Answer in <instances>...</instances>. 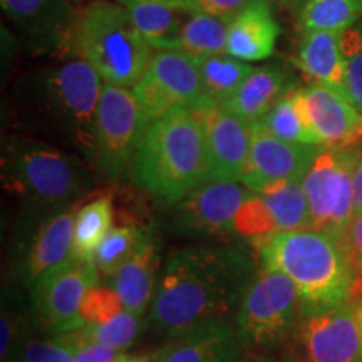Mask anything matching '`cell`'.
<instances>
[{
	"label": "cell",
	"mask_w": 362,
	"mask_h": 362,
	"mask_svg": "<svg viewBox=\"0 0 362 362\" xmlns=\"http://www.w3.org/2000/svg\"><path fill=\"white\" fill-rule=\"evenodd\" d=\"M253 193L238 181H206L175 205V230L202 238L237 235L238 214Z\"/></svg>",
	"instance_id": "obj_14"
},
{
	"label": "cell",
	"mask_w": 362,
	"mask_h": 362,
	"mask_svg": "<svg viewBox=\"0 0 362 362\" xmlns=\"http://www.w3.org/2000/svg\"><path fill=\"white\" fill-rule=\"evenodd\" d=\"M160 240L149 228L144 242L111 279V288L123 309L141 317L151 307L161 272Z\"/></svg>",
	"instance_id": "obj_21"
},
{
	"label": "cell",
	"mask_w": 362,
	"mask_h": 362,
	"mask_svg": "<svg viewBox=\"0 0 362 362\" xmlns=\"http://www.w3.org/2000/svg\"><path fill=\"white\" fill-rule=\"evenodd\" d=\"M124 362H160L155 352H149V354H138V356H123Z\"/></svg>",
	"instance_id": "obj_42"
},
{
	"label": "cell",
	"mask_w": 362,
	"mask_h": 362,
	"mask_svg": "<svg viewBox=\"0 0 362 362\" xmlns=\"http://www.w3.org/2000/svg\"><path fill=\"white\" fill-rule=\"evenodd\" d=\"M139 319H141L139 315L123 309L104 322L84 324L83 327L96 342L126 354V351L139 336V329H141Z\"/></svg>",
	"instance_id": "obj_33"
},
{
	"label": "cell",
	"mask_w": 362,
	"mask_h": 362,
	"mask_svg": "<svg viewBox=\"0 0 362 362\" xmlns=\"http://www.w3.org/2000/svg\"><path fill=\"white\" fill-rule=\"evenodd\" d=\"M341 243L354 270V296H362V214L354 215Z\"/></svg>",
	"instance_id": "obj_38"
},
{
	"label": "cell",
	"mask_w": 362,
	"mask_h": 362,
	"mask_svg": "<svg viewBox=\"0 0 362 362\" xmlns=\"http://www.w3.org/2000/svg\"><path fill=\"white\" fill-rule=\"evenodd\" d=\"M279 362H362L356 304L300 314L277 349Z\"/></svg>",
	"instance_id": "obj_9"
},
{
	"label": "cell",
	"mask_w": 362,
	"mask_h": 362,
	"mask_svg": "<svg viewBox=\"0 0 362 362\" xmlns=\"http://www.w3.org/2000/svg\"><path fill=\"white\" fill-rule=\"evenodd\" d=\"M192 112L205 134L208 181L242 183L250 160L252 124L221 104L206 103Z\"/></svg>",
	"instance_id": "obj_15"
},
{
	"label": "cell",
	"mask_w": 362,
	"mask_h": 362,
	"mask_svg": "<svg viewBox=\"0 0 362 362\" xmlns=\"http://www.w3.org/2000/svg\"><path fill=\"white\" fill-rule=\"evenodd\" d=\"M255 259L242 245H189L163 262L149 322L166 336L197 325L235 320Z\"/></svg>",
	"instance_id": "obj_1"
},
{
	"label": "cell",
	"mask_w": 362,
	"mask_h": 362,
	"mask_svg": "<svg viewBox=\"0 0 362 362\" xmlns=\"http://www.w3.org/2000/svg\"><path fill=\"white\" fill-rule=\"evenodd\" d=\"M243 362H279L277 356H272V354H259V352H250L245 357Z\"/></svg>",
	"instance_id": "obj_43"
},
{
	"label": "cell",
	"mask_w": 362,
	"mask_h": 362,
	"mask_svg": "<svg viewBox=\"0 0 362 362\" xmlns=\"http://www.w3.org/2000/svg\"><path fill=\"white\" fill-rule=\"evenodd\" d=\"M72 2H74V4H88V2H90V0H72Z\"/></svg>",
	"instance_id": "obj_46"
},
{
	"label": "cell",
	"mask_w": 362,
	"mask_h": 362,
	"mask_svg": "<svg viewBox=\"0 0 362 362\" xmlns=\"http://www.w3.org/2000/svg\"><path fill=\"white\" fill-rule=\"evenodd\" d=\"M155 354L160 362H243L250 351L235 320H220L171 334Z\"/></svg>",
	"instance_id": "obj_18"
},
{
	"label": "cell",
	"mask_w": 362,
	"mask_h": 362,
	"mask_svg": "<svg viewBox=\"0 0 362 362\" xmlns=\"http://www.w3.org/2000/svg\"><path fill=\"white\" fill-rule=\"evenodd\" d=\"M270 4H275L280 8H285V11H302V7L305 6L309 0H269Z\"/></svg>",
	"instance_id": "obj_41"
},
{
	"label": "cell",
	"mask_w": 362,
	"mask_h": 362,
	"mask_svg": "<svg viewBox=\"0 0 362 362\" xmlns=\"http://www.w3.org/2000/svg\"><path fill=\"white\" fill-rule=\"evenodd\" d=\"M302 228H310L302 181H284L253 193L237 218V235L245 237L250 245L272 233Z\"/></svg>",
	"instance_id": "obj_16"
},
{
	"label": "cell",
	"mask_w": 362,
	"mask_h": 362,
	"mask_svg": "<svg viewBox=\"0 0 362 362\" xmlns=\"http://www.w3.org/2000/svg\"><path fill=\"white\" fill-rule=\"evenodd\" d=\"M257 124L284 141L322 146L312 129L309 116H307L302 88H292L288 93H285L275 103V106L267 112L264 119Z\"/></svg>",
	"instance_id": "obj_26"
},
{
	"label": "cell",
	"mask_w": 362,
	"mask_h": 362,
	"mask_svg": "<svg viewBox=\"0 0 362 362\" xmlns=\"http://www.w3.org/2000/svg\"><path fill=\"white\" fill-rule=\"evenodd\" d=\"M69 54L89 62L104 83L134 88L155 52L119 2L90 0L76 11Z\"/></svg>",
	"instance_id": "obj_6"
},
{
	"label": "cell",
	"mask_w": 362,
	"mask_h": 362,
	"mask_svg": "<svg viewBox=\"0 0 362 362\" xmlns=\"http://www.w3.org/2000/svg\"><path fill=\"white\" fill-rule=\"evenodd\" d=\"M119 310H123V304L116 292L111 287H101V284H98L86 296L81 315H83L84 324H99L111 319Z\"/></svg>",
	"instance_id": "obj_37"
},
{
	"label": "cell",
	"mask_w": 362,
	"mask_h": 362,
	"mask_svg": "<svg viewBox=\"0 0 362 362\" xmlns=\"http://www.w3.org/2000/svg\"><path fill=\"white\" fill-rule=\"evenodd\" d=\"M346 74V94L362 112V27L354 25L339 34Z\"/></svg>",
	"instance_id": "obj_34"
},
{
	"label": "cell",
	"mask_w": 362,
	"mask_h": 362,
	"mask_svg": "<svg viewBox=\"0 0 362 362\" xmlns=\"http://www.w3.org/2000/svg\"><path fill=\"white\" fill-rule=\"evenodd\" d=\"M205 99L211 104H225L255 67L228 54L197 59Z\"/></svg>",
	"instance_id": "obj_29"
},
{
	"label": "cell",
	"mask_w": 362,
	"mask_h": 362,
	"mask_svg": "<svg viewBox=\"0 0 362 362\" xmlns=\"http://www.w3.org/2000/svg\"><path fill=\"white\" fill-rule=\"evenodd\" d=\"M83 156L25 136H8L2 146L4 188L22 198L30 211L61 210L93 187L96 173Z\"/></svg>",
	"instance_id": "obj_5"
},
{
	"label": "cell",
	"mask_w": 362,
	"mask_h": 362,
	"mask_svg": "<svg viewBox=\"0 0 362 362\" xmlns=\"http://www.w3.org/2000/svg\"><path fill=\"white\" fill-rule=\"evenodd\" d=\"M16 362H76L69 342L62 336L30 337Z\"/></svg>",
	"instance_id": "obj_35"
},
{
	"label": "cell",
	"mask_w": 362,
	"mask_h": 362,
	"mask_svg": "<svg viewBox=\"0 0 362 362\" xmlns=\"http://www.w3.org/2000/svg\"><path fill=\"white\" fill-rule=\"evenodd\" d=\"M103 84L98 71L76 56L42 67L22 79L16 93L22 121L93 165Z\"/></svg>",
	"instance_id": "obj_2"
},
{
	"label": "cell",
	"mask_w": 362,
	"mask_h": 362,
	"mask_svg": "<svg viewBox=\"0 0 362 362\" xmlns=\"http://www.w3.org/2000/svg\"><path fill=\"white\" fill-rule=\"evenodd\" d=\"M8 19L37 47L69 52L76 8L72 0H0Z\"/></svg>",
	"instance_id": "obj_20"
},
{
	"label": "cell",
	"mask_w": 362,
	"mask_h": 362,
	"mask_svg": "<svg viewBox=\"0 0 362 362\" xmlns=\"http://www.w3.org/2000/svg\"><path fill=\"white\" fill-rule=\"evenodd\" d=\"M352 178H354V215H359L362 214V151L356 155Z\"/></svg>",
	"instance_id": "obj_40"
},
{
	"label": "cell",
	"mask_w": 362,
	"mask_h": 362,
	"mask_svg": "<svg viewBox=\"0 0 362 362\" xmlns=\"http://www.w3.org/2000/svg\"><path fill=\"white\" fill-rule=\"evenodd\" d=\"M69 342L74 352L76 362H116L123 357V352H117L111 347L103 346L94 341L93 337L86 332V329L81 325L78 329H72L69 332L59 334Z\"/></svg>",
	"instance_id": "obj_36"
},
{
	"label": "cell",
	"mask_w": 362,
	"mask_h": 362,
	"mask_svg": "<svg viewBox=\"0 0 362 362\" xmlns=\"http://www.w3.org/2000/svg\"><path fill=\"white\" fill-rule=\"evenodd\" d=\"M78 205L52 211H29L17 230L12 269L27 291L44 275L74 257V216Z\"/></svg>",
	"instance_id": "obj_11"
},
{
	"label": "cell",
	"mask_w": 362,
	"mask_h": 362,
	"mask_svg": "<svg viewBox=\"0 0 362 362\" xmlns=\"http://www.w3.org/2000/svg\"><path fill=\"white\" fill-rule=\"evenodd\" d=\"M115 218L112 194L104 193L78 208L74 216V257L94 260V253L107 237Z\"/></svg>",
	"instance_id": "obj_27"
},
{
	"label": "cell",
	"mask_w": 362,
	"mask_h": 362,
	"mask_svg": "<svg viewBox=\"0 0 362 362\" xmlns=\"http://www.w3.org/2000/svg\"><path fill=\"white\" fill-rule=\"evenodd\" d=\"M128 11L131 21L151 45L153 51H176L181 27L187 21V8L161 0H117Z\"/></svg>",
	"instance_id": "obj_25"
},
{
	"label": "cell",
	"mask_w": 362,
	"mask_h": 362,
	"mask_svg": "<svg viewBox=\"0 0 362 362\" xmlns=\"http://www.w3.org/2000/svg\"><path fill=\"white\" fill-rule=\"evenodd\" d=\"M280 25L269 0H253L230 22L226 54L245 62L264 61L275 52Z\"/></svg>",
	"instance_id": "obj_22"
},
{
	"label": "cell",
	"mask_w": 362,
	"mask_h": 362,
	"mask_svg": "<svg viewBox=\"0 0 362 362\" xmlns=\"http://www.w3.org/2000/svg\"><path fill=\"white\" fill-rule=\"evenodd\" d=\"M362 17V0H309L298 12V27L302 33L341 34Z\"/></svg>",
	"instance_id": "obj_31"
},
{
	"label": "cell",
	"mask_w": 362,
	"mask_h": 362,
	"mask_svg": "<svg viewBox=\"0 0 362 362\" xmlns=\"http://www.w3.org/2000/svg\"><path fill=\"white\" fill-rule=\"evenodd\" d=\"M292 88L296 86L292 84L284 69L275 66H264L253 69L237 93L221 106L242 117L248 124H257Z\"/></svg>",
	"instance_id": "obj_23"
},
{
	"label": "cell",
	"mask_w": 362,
	"mask_h": 362,
	"mask_svg": "<svg viewBox=\"0 0 362 362\" xmlns=\"http://www.w3.org/2000/svg\"><path fill=\"white\" fill-rule=\"evenodd\" d=\"M161 2L170 4V6L180 7V8H187V11H193V6L197 0H161Z\"/></svg>",
	"instance_id": "obj_44"
},
{
	"label": "cell",
	"mask_w": 362,
	"mask_h": 362,
	"mask_svg": "<svg viewBox=\"0 0 362 362\" xmlns=\"http://www.w3.org/2000/svg\"><path fill=\"white\" fill-rule=\"evenodd\" d=\"M253 0H197L193 11L232 22Z\"/></svg>",
	"instance_id": "obj_39"
},
{
	"label": "cell",
	"mask_w": 362,
	"mask_h": 362,
	"mask_svg": "<svg viewBox=\"0 0 362 362\" xmlns=\"http://www.w3.org/2000/svg\"><path fill=\"white\" fill-rule=\"evenodd\" d=\"M310 126L324 148L351 149L362 143V112L341 90L312 83L304 89Z\"/></svg>",
	"instance_id": "obj_19"
},
{
	"label": "cell",
	"mask_w": 362,
	"mask_h": 362,
	"mask_svg": "<svg viewBox=\"0 0 362 362\" xmlns=\"http://www.w3.org/2000/svg\"><path fill=\"white\" fill-rule=\"evenodd\" d=\"M35 327L33 309L17 293H4L0 315V362H16L33 337Z\"/></svg>",
	"instance_id": "obj_30"
},
{
	"label": "cell",
	"mask_w": 362,
	"mask_h": 362,
	"mask_svg": "<svg viewBox=\"0 0 362 362\" xmlns=\"http://www.w3.org/2000/svg\"><path fill=\"white\" fill-rule=\"evenodd\" d=\"M260 265L287 275L296 285L300 314H315L351 302L354 270L342 243L312 228L277 232L252 243Z\"/></svg>",
	"instance_id": "obj_3"
},
{
	"label": "cell",
	"mask_w": 362,
	"mask_h": 362,
	"mask_svg": "<svg viewBox=\"0 0 362 362\" xmlns=\"http://www.w3.org/2000/svg\"><path fill=\"white\" fill-rule=\"evenodd\" d=\"M356 315H357V322H359L361 336H362V298L356 304Z\"/></svg>",
	"instance_id": "obj_45"
},
{
	"label": "cell",
	"mask_w": 362,
	"mask_h": 362,
	"mask_svg": "<svg viewBox=\"0 0 362 362\" xmlns=\"http://www.w3.org/2000/svg\"><path fill=\"white\" fill-rule=\"evenodd\" d=\"M99 277L94 260L76 257L44 275L29 291L35 327L47 336H59L84 325L83 302Z\"/></svg>",
	"instance_id": "obj_12"
},
{
	"label": "cell",
	"mask_w": 362,
	"mask_h": 362,
	"mask_svg": "<svg viewBox=\"0 0 362 362\" xmlns=\"http://www.w3.org/2000/svg\"><path fill=\"white\" fill-rule=\"evenodd\" d=\"M228 29V21L198 11H189L187 21L181 27L176 51L188 54L193 59L221 56L226 54Z\"/></svg>",
	"instance_id": "obj_28"
},
{
	"label": "cell",
	"mask_w": 362,
	"mask_h": 362,
	"mask_svg": "<svg viewBox=\"0 0 362 362\" xmlns=\"http://www.w3.org/2000/svg\"><path fill=\"white\" fill-rule=\"evenodd\" d=\"M322 146L288 143L275 138L259 124H252L248 170L242 183L252 192L284 181H302Z\"/></svg>",
	"instance_id": "obj_17"
},
{
	"label": "cell",
	"mask_w": 362,
	"mask_h": 362,
	"mask_svg": "<svg viewBox=\"0 0 362 362\" xmlns=\"http://www.w3.org/2000/svg\"><path fill=\"white\" fill-rule=\"evenodd\" d=\"M298 315L300 302L292 280L262 267L248 284L235 324L248 351L270 354L285 341Z\"/></svg>",
	"instance_id": "obj_7"
},
{
	"label": "cell",
	"mask_w": 362,
	"mask_h": 362,
	"mask_svg": "<svg viewBox=\"0 0 362 362\" xmlns=\"http://www.w3.org/2000/svg\"><path fill=\"white\" fill-rule=\"evenodd\" d=\"M136 187L165 205H176L208 181L205 134L189 110L153 119L129 166Z\"/></svg>",
	"instance_id": "obj_4"
},
{
	"label": "cell",
	"mask_w": 362,
	"mask_h": 362,
	"mask_svg": "<svg viewBox=\"0 0 362 362\" xmlns=\"http://www.w3.org/2000/svg\"><path fill=\"white\" fill-rule=\"evenodd\" d=\"M357 153L322 148L302 180L309 205L310 228L342 242L354 218V171Z\"/></svg>",
	"instance_id": "obj_10"
},
{
	"label": "cell",
	"mask_w": 362,
	"mask_h": 362,
	"mask_svg": "<svg viewBox=\"0 0 362 362\" xmlns=\"http://www.w3.org/2000/svg\"><path fill=\"white\" fill-rule=\"evenodd\" d=\"M133 90L149 123L175 110L192 111L208 103L197 59L181 51H155Z\"/></svg>",
	"instance_id": "obj_13"
},
{
	"label": "cell",
	"mask_w": 362,
	"mask_h": 362,
	"mask_svg": "<svg viewBox=\"0 0 362 362\" xmlns=\"http://www.w3.org/2000/svg\"><path fill=\"white\" fill-rule=\"evenodd\" d=\"M148 124L133 88L104 83L96 117V175L111 183L119 180L131 166Z\"/></svg>",
	"instance_id": "obj_8"
},
{
	"label": "cell",
	"mask_w": 362,
	"mask_h": 362,
	"mask_svg": "<svg viewBox=\"0 0 362 362\" xmlns=\"http://www.w3.org/2000/svg\"><path fill=\"white\" fill-rule=\"evenodd\" d=\"M296 64L314 83L329 86L346 94V74L339 34L324 30L302 33Z\"/></svg>",
	"instance_id": "obj_24"
},
{
	"label": "cell",
	"mask_w": 362,
	"mask_h": 362,
	"mask_svg": "<svg viewBox=\"0 0 362 362\" xmlns=\"http://www.w3.org/2000/svg\"><path fill=\"white\" fill-rule=\"evenodd\" d=\"M148 232L149 228L134 223L112 226L111 232L94 253V264L99 275L107 279L115 277L117 270L131 259V255L144 242Z\"/></svg>",
	"instance_id": "obj_32"
}]
</instances>
